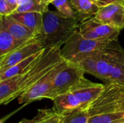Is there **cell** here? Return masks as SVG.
<instances>
[{
	"mask_svg": "<svg viewBox=\"0 0 124 123\" xmlns=\"http://www.w3.org/2000/svg\"><path fill=\"white\" fill-rule=\"evenodd\" d=\"M62 60L60 48L45 49L25 72L0 83V105L7 104L18 98Z\"/></svg>",
	"mask_w": 124,
	"mask_h": 123,
	"instance_id": "obj_1",
	"label": "cell"
},
{
	"mask_svg": "<svg viewBox=\"0 0 124 123\" xmlns=\"http://www.w3.org/2000/svg\"><path fill=\"white\" fill-rule=\"evenodd\" d=\"M42 33L39 37L44 49L61 48L78 30L79 21L68 18L57 11H50L42 14Z\"/></svg>",
	"mask_w": 124,
	"mask_h": 123,
	"instance_id": "obj_2",
	"label": "cell"
},
{
	"mask_svg": "<svg viewBox=\"0 0 124 123\" xmlns=\"http://www.w3.org/2000/svg\"><path fill=\"white\" fill-rule=\"evenodd\" d=\"M94 77L107 83L124 86V50L118 41L97 51Z\"/></svg>",
	"mask_w": 124,
	"mask_h": 123,
	"instance_id": "obj_3",
	"label": "cell"
},
{
	"mask_svg": "<svg viewBox=\"0 0 124 123\" xmlns=\"http://www.w3.org/2000/svg\"><path fill=\"white\" fill-rule=\"evenodd\" d=\"M84 74L85 72L77 65L63 59L57 66L46 99L52 101L60 95L91 85L93 82L86 79Z\"/></svg>",
	"mask_w": 124,
	"mask_h": 123,
	"instance_id": "obj_4",
	"label": "cell"
},
{
	"mask_svg": "<svg viewBox=\"0 0 124 123\" xmlns=\"http://www.w3.org/2000/svg\"><path fill=\"white\" fill-rule=\"evenodd\" d=\"M103 88V84L92 83L88 86L60 95L52 100V109L56 114L61 115L77 109L87 108L97 98Z\"/></svg>",
	"mask_w": 124,
	"mask_h": 123,
	"instance_id": "obj_5",
	"label": "cell"
},
{
	"mask_svg": "<svg viewBox=\"0 0 124 123\" xmlns=\"http://www.w3.org/2000/svg\"><path fill=\"white\" fill-rule=\"evenodd\" d=\"M86 109L90 117L104 113H124V86L104 85L102 92Z\"/></svg>",
	"mask_w": 124,
	"mask_h": 123,
	"instance_id": "obj_6",
	"label": "cell"
},
{
	"mask_svg": "<svg viewBox=\"0 0 124 123\" xmlns=\"http://www.w3.org/2000/svg\"><path fill=\"white\" fill-rule=\"evenodd\" d=\"M110 42L112 41H99L86 39L80 35L78 31H76L63 45L62 48H60V54L64 60L71 62L79 55L102 49Z\"/></svg>",
	"mask_w": 124,
	"mask_h": 123,
	"instance_id": "obj_7",
	"label": "cell"
},
{
	"mask_svg": "<svg viewBox=\"0 0 124 123\" xmlns=\"http://www.w3.org/2000/svg\"><path fill=\"white\" fill-rule=\"evenodd\" d=\"M78 31L86 39L99 41H118L121 33L120 30L103 24L94 17L81 22Z\"/></svg>",
	"mask_w": 124,
	"mask_h": 123,
	"instance_id": "obj_8",
	"label": "cell"
},
{
	"mask_svg": "<svg viewBox=\"0 0 124 123\" xmlns=\"http://www.w3.org/2000/svg\"><path fill=\"white\" fill-rule=\"evenodd\" d=\"M44 49H45L39 38L28 41L3 57L1 62L0 72L7 70L8 68Z\"/></svg>",
	"mask_w": 124,
	"mask_h": 123,
	"instance_id": "obj_9",
	"label": "cell"
},
{
	"mask_svg": "<svg viewBox=\"0 0 124 123\" xmlns=\"http://www.w3.org/2000/svg\"><path fill=\"white\" fill-rule=\"evenodd\" d=\"M60 63H58L52 70H50L33 86H32L30 88L23 93L17 98L19 104H23L24 105H27L28 104H30L33 101L46 99V96L49 92L54 75Z\"/></svg>",
	"mask_w": 124,
	"mask_h": 123,
	"instance_id": "obj_10",
	"label": "cell"
},
{
	"mask_svg": "<svg viewBox=\"0 0 124 123\" xmlns=\"http://www.w3.org/2000/svg\"><path fill=\"white\" fill-rule=\"evenodd\" d=\"M99 22L117 28H124V6L121 3H113L99 8L94 17Z\"/></svg>",
	"mask_w": 124,
	"mask_h": 123,
	"instance_id": "obj_11",
	"label": "cell"
},
{
	"mask_svg": "<svg viewBox=\"0 0 124 123\" xmlns=\"http://www.w3.org/2000/svg\"><path fill=\"white\" fill-rule=\"evenodd\" d=\"M2 24L7 32L17 41L26 42L38 38L28 28L15 20L11 15L2 17Z\"/></svg>",
	"mask_w": 124,
	"mask_h": 123,
	"instance_id": "obj_12",
	"label": "cell"
},
{
	"mask_svg": "<svg viewBox=\"0 0 124 123\" xmlns=\"http://www.w3.org/2000/svg\"><path fill=\"white\" fill-rule=\"evenodd\" d=\"M42 14L39 12H23L12 14L11 16L39 38L42 33Z\"/></svg>",
	"mask_w": 124,
	"mask_h": 123,
	"instance_id": "obj_13",
	"label": "cell"
},
{
	"mask_svg": "<svg viewBox=\"0 0 124 123\" xmlns=\"http://www.w3.org/2000/svg\"><path fill=\"white\" fill-rule=\"evenodd\" d=\"M77 14V19L81 23L91 17H94L99 7L91 0H70Z\"/></svg>",
	"mask_w": 124,
	"mask_h": 123,
	"instance_id": "obj_14",
	"label": "cell"
},
{
	"mask_svg": "<svg viewBox=\"0 0 124 123\" xmlns=\"http://www.w3.org/2000/svg\"><path fill=\"white\" fill-rule=\"evenodd\" d=\"M44 51V50L31 56L30 57L16 64L15 65L8 68L7 70H6L4 71L0 72V78L1 80V81L9 79L10 78L15 77V76H17V75L23 73L24 72H25L36 61V59L43 54Z\"/></svg>",
	"mask_w": 124,
	"mask_h": 123,
	"instance_id": "obj_15",
	"label": "cell"
},
{
	"mask_svg": "<svg viewBox=\"0 0 124 123\" xmlns=\"http://www.w3.org/2000/svg\"><path fill=\"white\" fill-rule=\"evenodd\" d=\"M26 42L19 41L15 39L3 26L2 17L0 16V58L4 57Z\"/></svg>",
	"mask_w": 124,
	"mask_h": 123,
	"instance_id": "obj_16",
	"label": "cell"
},
{
	"mask_svg": "<svg viewBox=\"0 0 124 123\" xmlns=\"http://www.w3.org/2000/svg\"><path fill=\"white\" fill-rule=\"evenodd\" d=\"M48 11L49 5L43 4L41 0H25L14 10L12 14L23 12H39L44 14Z\"/></svg>",
	"mask_w": 124,
	"mask_h": 123,
	"instance_id": "obj_17",
	"label": "cell"
},
{
	"mask_svg": "<svg viewBox=\"0 0 124 123\" xmlns=\"http://www.w3.org/2000/svg\"><path fill=\"white\" fill-rule=\"evenodd\" d=\"M61 116V123H87L89 115L86 108L77 109L66 113Z\"/></svg>",
	"mask_w": 124,
	"mask_h": 123,
	"instance_id": "obj_18",
	"label": "cell"
},
{
	"mask_svg": "<svg viewBox=\"0 0 124 123\" xmlns=\"http://www.w3.org/2000/svg\"><path fill=\"white\" fill-rule=\"evenodd\" d=\"M124 121V113H104L89 117L87 123H118Z\"/></svg>",
	"mask_w": 124,
	"mask_h": 123,
	"instance_id": "obj_19",
	"label": "cell"
},
{
	"mask_svg": "<svg viewBox=\"0 0 124 123\" xmlns=\"http://www.w3.org/2000/svg\"><path fill=\"white\" fill-rule=\"evenodd\" d=\"M35 123H61V116L52 109H38Z\"/></svg>",
	"mask_w": 124,
	"mask_h": 123,
	"instance_id": "obj_20",
	"label": "cell"
},
{
	"mask_svg": "<svg viewBox=\"0 0 124 123\" xmlns=\"http://www.w3.org/2000/svg\"><path fill=\"white\" fill-rule=\"evenodd\" d=\"M52 4L55 7L57 12L62 15L68 18L77 19V14L74 10L70 0H54L52 2Z\"/></svg>",
	"mask_w": 124,
	"mask_h": 123,
	"instance_id": "obj_21",
	"label": "cell"
},
{
	"mask_svg": "<svg viewBox=\"0 0 124 123\" xmlns=\"http://www.w3.org/2000/svg\"><path fill=\"white\" fill-rule=\"evenodd\" d=\"M15 9L12 7L5 0H0V16L7 17L12 14Z\"/></svg>",
	"mask_w": 124,
	"mask_h": 123,
	"instance_id": "obj_22",
	"label": "cell"
},
{
	"mask_svg": "<svg viewBox=\"0 0 124 123\" xmlns=\"http://www.w3.org/2000/svg\"><path fill=\"white\" fill-rule=\"evenodd\" d=\"M94 4H96L99 8L108 6L113 3H121L124 4V0H91Z\"/></svg>",
	"mask_w": 124,
	"mask_h": 123,
	"instance_id": "obj_23",
	"label": "cell"
},
{
	"mask_svg": "<svg viewBox=\"0 0 124 123\" xmlns=\"http://www.w3.org/2000/svg\"><path fill=\"white\" fill-rule=\"evenodd\" d=\"M36 123V117H33V119H31V120H28V119H25V118H24V119H23L20 123Z\"/></svg>",
	"mask_w": 124,
	"mask_h": 123,
	"instance_id": "obj_24",
	"label": "cell"
},
{
	"mask_svg": "<svg viewBox=\"0 0 124 123\" xmlns=\"http://www.w3.org/2000/svg\"><path fill=\"white\" fill-rule=\"evenodd\" d=\"M54 1V0H41V1L44 4H46V5H49V4H52V2Z\"/></svg>",
	"mask_w": 124,
	"mask_h": 123,
	"instance_id": "obj_25",
	"label": "cell"
},
{
	"mask_svg": "<svg viewBox=\"0 0 124 123\" xmlns=\"http://www.w3.org/2000/svg\"><path fill=\"white\" fill-rule=\"evenodd\" d=\"M3 57H1V58H0V67H1V60H2Z\"/></svg>",
	"mask_w": 124,
	"mask_h": 123,
	"instance_id": "obj_26",
	"label": "cell"
},
{
	"mask_svg": "<svg viewBox=\"0 0 124 123\" xmlns=\"http://www.w3.org/2000/svg\"><path fill=\"white\" fill-rule=\"evenodd\" d=\"M0 123H3V121H1V120H0Z\"/></svg>",
	"mask_w": 124,
	"mask_h": 123,
	"instance_id": "obj_27",
	"label": "cell"
},
{
	"mask_svg": "<svg viewBox=\"0 0 124 123\" xmlns=\"http://www.w3.org/2000/svg\"><path fill=\"white\" fill-rule=\"evenodd\" d=\"M124 123V121H123V122H121V123Z\"/></svg>",
	"mask_w": 124,
	"mask_h": 123,
	"instance_id": "obj_28",
	"label": "cell"
},
{
	"mask_svg": "<svg viewBox=\"0 0 124 123\" xmlns=\"http://www.w3.org/2000/svg\"><path fill=\"white\" fill-rule=\"evenodd\" d=\"M1 82V78H0V83Z\"/></svg>",
	"mask_w": 124,
	"mask_h": 123,
	"instance_id": "obj_29",
	"label": "cell"
},
{
	"mask_svg": "<svg viewBox=\"0 0 124 123\" xmlns=\"http://www.w3.org/2000/svg\"></svg>",
	"mask_w": 124,
	"mask_h": 123,
	"instance_id": "obj_30",
	"label": "cell"
}]
</instances>
